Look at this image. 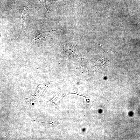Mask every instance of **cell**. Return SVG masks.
I'll return each instance as SVG.
<instances>
[{
  "label": "cell",
  "mask_w": 140,
  "mask_h": 140,
  "mask_svg": "<svg viewBox=\"0 0 140 140\" xmlns=\"http://www.w3.org/2000/svg\"><path fill=\"white\" fill-rule=\"evenodd\" d=\"M26 8H24L23 10L21 12V14L22 16V29L18 37L23 32L24 30H25V15L26 14V12L25 11L26 10Z\"/></svg>",
  "instance_id": "3957f363"
},
{
  "label": "cell",
  "mask_w": 140,
  "mask_h": 140,
  "mask_svg": "<svg viewBox=\"0 0 140 140\" xmlns=\"http://www.w3.org/2000/svg\"><path fill=\"white\" fill-rule=\"evenodd\" d=\"M48 32H43L34 30H32V33L33 38L36 40L41 39L48 36L49 34L48 33Z\"/></svg>",
  "instance_id": "6da1fadb"
},
{
  "label": "cell",
  "mask_w": 140,
  "mask_h": 140,
  "mask_svg": "<svg viewBox=\"0 0 140 140\" xmlns=\"http://www.w3.org/2000/svg\"><path fill=\"white\" fill-rule=\"evenodd\" d=\"M59 0H38L41 4L47 10L49 13L52 4L55 1Z\"/></svg>",
  "instance_id": "7a4b0ae2"
}]
</instances>
